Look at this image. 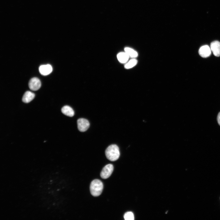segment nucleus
Returning <instances> with one entry per match:
<instances>
[{
	"label": "nucleus",
	"mask_w": 220,
	"mask_h": 220,
	"mask_svg": "<svg viewBox=\"0 0 220 220\" xmlns=\"http://www.w3.org/2000/svg\"><path fill=\"white\" fill-rule=\"evenodd\" d=\"M105 154L107 158L110 161H114L118 159L120 152L118 147L116 145H111L106 149Z\"/></svg>",
	"instance_id": "f257e3e1"
},
{
	"label": "nucleus",
	"mask_w": 220,
	"mask_h": 220,
	"mask_svg": "<svg viewBox=\"0 0 220 220\" xmlns=\"http://www.w3.org/2000/svg\"><path fill=\"white\" fill-rule=\"evenodd\" d=\"M103 185L100 180H95L92 181L90 186V191L91 194L94 197L100 195L103 191Z\"/></svg>",
	"instance_id": "f03ea898"
},
{
	"label": "nucleus",
	"mask_w": 220,
	"mask_h": 220,
	"mask_svg": "<svg viewBox=\"0 0 220 220\" xmlns=\"http://www.w3.org/2000/svg\"><path fill=\"white\" fill-rule=\"evenodd\" d=\"M114 169V166L112 164H109L106 165L101 172V177L104 179L109 178L112 173Z\"/></svg>",
	"instance_id": "7ed1b4c3"
},
{
	"label": "nucleus",
	"mask_w": 220,
	"mask_h": 220,
	"mask_svg": "<svg viewBox=\"0 0 220 220\" xmlns=\"http://www.w3.org/2000/svg\"><path fill=\"white\" fill-rule=\"evenodd\" d=\"M78 128L81 132L86 131L90 127V123L87 119L80 118L77 121Z\"/></svg>",
	"instance_id": "20e7f679"
},
{
	"label": "nucleus",
	"mask_w": 220,
	"mask_h": 220,
	"mask_svg": "<svg viewBox=\"0 0 220 220\" xmlns=\"http://www.w3.org/2000/svg\"><path fill=\"white\" fill-rule=\"evenodd\" d=\"M41 84L40 80L38 78H34L30 81L29 86L30 89L32 91H36L38 90L41 86Z\"/></svg>",
	"instance_id": "39448f33"
},
{
	"label": "nucleus",
	"mask_w": 220,
	"mask_h": 220,
	"mask_svg": "<svg viewBox=\"0 0 220 220\" xmlns=\"http://www.w3.org/2000/svg\"><path fill=\"white\" fill-rule=\"evenodd\" d=\"M210 48L215 56H220V42L218 41L213 42L211 43Z\"/></svg>",
	"instance_id": "423d86ee"
},
{
	"label": "nucleus",
	"mask_w": 220,
	"mask_h": 220,
	"mask_svg": "<svg viewBox=\"0 0 220 220\" xmlns=\"http://www.w3.org/2000/svg\"><path fill=\"white\" fill-rule=\"evenodd\" d=\"M211 51L210 48L207 45H205L200 48L199 53L202 57L206 58L210 56Z\"/></svg>",
	"instance_id": "0eeeda50"
},
{
	"label": "nucleus",
	"mask_w": 220,
	"mask_h": 220,
	"mask_svg": "<svg viewBox=\"0 0 220 220\" xmlns=\"http://www.w3.org/2000/svg\"><path fill=\"white\" fill-rule=\"evenodd\" d=\"M52 66L49 65H41L39 68V70L41 74L46 76L50 74L52 71Z\"/></svg>",
	"instance_id": "6e6552de"
},
{
	"label": "nucleus",
	"mask_w": 220,
	"mask_h": 220,
	"mask_svg": "<svg viewBox=\"0 0 220 220\" xmlns=\"http://www.w3.org/2000/svg\"><path fill=\"white\" fill-rule=\"evenodd\" d=\"M35 97L34 93L30 92L27 91L24 95L22 99L23 102L26 103H28L31 101Z\"/></svg>",
	"instance_id": "1a4fd4ad"
},
{
	"label": "nucleus",
	"mask_w": 220,
	"mask_h": 220,
	"mask_svg": "<svg viewBox=\"0 0 220 220\" xmlns=\"http://www.w3.org/2000/svg\"><path fill=\"white\" fill-rule=\"evenodd\" d=\"M117 57L118 61L122 63H126L130 58L125 52L119 53L117 55Z\"/></svg>",
	"instance_id": "9d476101"
},
{
	"label": "nucleus",
	"mask_w": 220,
	"mask_h": 220,
	"mask_svg": "<svg viewBox=\"0 0 220 220\" xmlns=\"http://www.w3.org/2000/svg\"><path fill=\"white\" fill-rule=\"evenodd\" d=\"M62 112L65 115L70 117H72L74 115V112L73 109L68 106L63 107L62 109Z\"/></svg>",
	"instance_id": "9b49d317"
},
{
	"label": "nucleus",
	"mask_w": 220,
	"mask_h": 220,
	"mask_svg": "<svg viewBox=\"0 0 220 220\" xmlns=\"http://www.w3.org/2000/svg\"><path fill=\"white\" fill-rule=\"evenodd\" d=\"M124 50L125 52L128 55L129 57L132 59L136 58L138 56L137 52L133 48L126 47L125 48Z\"/></svg>",
	"instance_id": "f8f14e48"
},
{
	"label": "nucleus",
	"mask_w": 220,
	"mask_h": 220,
	"mask_svg": "<svg viewBox=\"0 0 220 220\" xmlns=\"http://www.w3.org/2000/svg\"><path fill=\"white\" fill-rule=\"evenodd\" d=\"M138 61L135 58L132 59L125 63V68L127 69L133 68L137 64Z\"/></svg>",
	"instance_id": "ddd939ff"
},
{
	"label": "nucleus",
	"mask_w": 220,
	"mask_h": 220,
	"mask_svg": "<svg viewBox=\"0 0 220 220\" xmlns=\"http://www.w3.org/2000/svg\"><path fill=\"white\" fill-rule=\"evenodd\" d=\"M124 218L126 220H133L134 219V216L133 213L128 212L125 214Z\"/></svg>",
	"instance_id": "4468645a"
},
{
	"label": "nucleus",
	"mask_w": 220,
	"mask_h": 220,
	"mask_svg": "<svg viewBox=\"0 0 220 220\" xmlns=\"http://www.w3.org/2000/svg\"><path fill=\"white\" fill-rule=\"evenodd\" d=\"M217 120L218 123L220 126V112L219 113L218 115Z\"/></svg>",
	"instance_id": "2eb2a0df"
}]
</instances>
